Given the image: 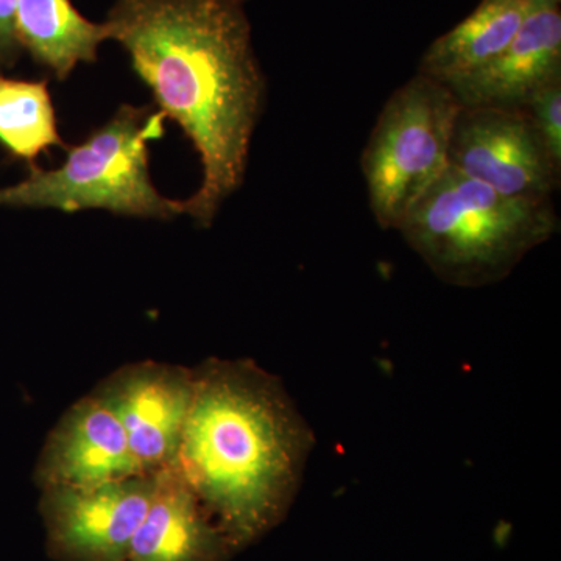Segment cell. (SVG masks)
Here are the masks:
<instances>
[{
    "label": "cell",
    "mask_w": 561,
    "mask_h": 561,
    "mask_svg": "<svg viewBox=\"0 0 561 561\" xmlns=\"http://www.w3.org/2000/svg\"><path fill=\"white\" fill-rule=\"evenodd\" d=\"M142 474L116 413L95 391L62 413L44 443L35 479L41 490L92 486Z\"/></svg>",
    "instance_id": "cell-9"
},
{
    "label": "cell",
    "mask_w": 561,
    "mask_h": 561,
    "mask_svg": "<svg viewBox=\"0 0 561 561\" xmlns=\"http://www.w3.org/2000/svg\"><path fill=\"white\" fill-rule=\"evenodd\" d=\"M559 227L552 198L501 194L449 165L397 231L437 278L472 289L507 278Z\"/></svg>",
    "instance_id": "cell-3"
},
{
    "label": "cell",
    "mask_w": 561,
    "mask_h": 561,
    "mask_svg": "<svg viewBox=\"0 0 561 561\" xmlns=\"http://www.w3.org/2000/svg\"><path fill=\"white\" fill-rule=\"evenodd\" d=\"M18 0H0V65H9L16 57L20 43L14 28Z\"/></svg>",
    "instance_id": "cell-16"
},
{
    "label": "cell",
    "mask_w": 561,
    "mask_h": 561,
    "mask_svg": "<svg viewBox=\"0 0 561 561\" xmlns=\"http://www.w3.org/2000/svg\"><path fill=\"white\" fill-rule=\"evenodd\" d=\"M524 108L530 114L553 160L561 165V79L540 88Z\"/></svg>",
    "instance_id": "cell-15"
},
{
    "label": "cell",
    "mask_w": 561,
    "mask_h": 561,
    "mask_svg": "<svg viewBox=\"0 0 561 561\" xmlns=\"http://www.w3.org/2000/svg\"><path fill=\"white\" fill-rule=\"evenodd\" d=\"M449 164L512 197L552 198L561 165L519 106H461Z\"/></svg>",
    "instance_id": "cell-6"
},
{
    "label": "cell",
    "mask_w": 561,
    "mask_h": 561,
    "mask_svg": "<svg viewBox=\"0 0 561 561\" xmlns=\"http://www.w3.org/2000/svg\"><path fill=\"white\" fill-rule=\"evenodd\" d=\"M316 435L279 378L249 359L194 368L175 470L234 551L283 522Z\"/></svg>",
    "instance_id": "cell-2"
},
{
    "label": "cell",
    "mask_w": 561,
    "mask_h": 561,
    "mask_svg": "<svg viewBox=\"0 0 561 561\" xmlns=\"http://www.w3.org/2000/svg\"><path fill=\"white\" fill-rule=\"evenodd\" d=\"M94 391L116 413L142 474L175 467L194 401V368L136 362Z\"/></svg>",
    "instance_id": "cell-8"
},
{
    "label": "cell",
    "mask_w": 561,
    "mask_h": 561,
    "mask_svg": "<svg viewBox=\"0 0 561 561\" xmlns=\"http://www.w3.org/2000/svg\"><path fill=\"white\" fill-rule=\"evenodd\" d=\"M247 2L116 0L105 21L158 111L180 125L201 158V187L183 208L205 228L243 186L265 105Z\"/></svg>",
    "instance_id": "cell-1"
},
{
    "label": "cell",
    "mask_w": 561,
    "mask_h": 561,
    "mask_svg": "<svg viewBox=\"0 0 561 561\" xmlns=\"http://www.w3.org/2000/svg\"><path fill=\"white\" fill-rule=\"evenodd\" d=\"M0 144L31 162L51 147L65 146L46 81L0 77Z\"/></svg>",
    "instance_id": "cell-14"
},
{
    "label": "cell",
    "mask_w": 561,
    "mask_h": 561,
    "mask_svg": "<svg viewBox=\"0 0 561 561\" xmlns=\"http://www.w3.org/2000/svg\"><path fill=\"white\" fill-rule=\"evenodd\" d=\"M14 28L20 46L58 80L98 60L99 47L110 41L105 22L87 20L70 0H18Z\"/></svg>",
    "instance_id": "cell-13"
},
{
    "label": "cell",
    "mask_w": 561,
    "mask_h": 561,
    "mask_svg": "<svg viewBox=\"0 0 561 561\" xmlns=\"http://www.w3.org/2000/svg\"><path fill=\"white\" fill-rule=\"evenodd\" d=\"M557 79H561L560 0H538L500 57L448 88L461 106L524 108L535 92Z\"/></svg>",
    "instance_id": "cell-10"
},
{
    "label": "cell",
    "mask_w": 561,
    "mask_h": 561,
    "mask_svg": "<svg viewBox=\"0 0 561 561\" xmlns=\"http://www.w3.org/2000/svg\"><path fill=\"white\" fill-rule=\"evenodd\" d=\"M460 103L440 81L416 73L386 102L362 154L373 216L397 230L449 169Z\"/></svg>",
    "instance_id": "cell-5"
},
{
    "label": "cell",
    "mask_w": 561,
    "mask_h": 561,
    "mask_svg": "<svg viewBox=\"0 0 561 561\" xmlns=\"http://www.w3.org/2000/svg\"><path fill=\"white\" fill-rule=\"evenodd\" d=\"M157 474L41 490L47 548L58 561H127Z\"/></svg>",
    "instance_id": "cell-7"
},
{
    "label": "cell",
    "mask_w": 561,
    "mask_h": 561,
    "mask_svg": "<svg viewBox=\"0 0 561 561\" xmlns=\"http://www.w3.org/2000/svg\"><path fill=\"white\" fill-rule=\"evenodd\" d=\"M538 0H482L470 16L434 41L419 73L448 84L485 68L507 49Z\"/></svg>",
    "instance_id": "cell-12"
},
{
    "label": "cell",
    "mask_w": 561,
    "mask_h": 561,
    "mask_svg": "<svg viewBox=\"0 0 561 561\" xmlns=\"http://www.w3.org/2000/svg\"><path fill=\"white\" fill-rule=\"evenodd\" d=\"M234 549L175 468L158 472L127 561H225Z\"/></svg>",
    "instance_id": "cell-11"
},
{
    "label": "cell",
    "mask_w": 561,
    "mask_h": 561,
    "mask_svg": "<svg viewBox=\"0 0 561 561\" xmlns=\"http://www.w3.org/2000/svg\"><path fill=\"white\" fill-rule=\"evenodd\" d=\"M164 121L150 106L122 105L83 142L70 147L61 165L33 168L27 179L0 187V206L68 214L99 209L158 220L184 216L183 201L162 195L150 176L149 142L164 135Z\"/></svg>",
    "instance_id": "cell-4"
}]
</instances>
